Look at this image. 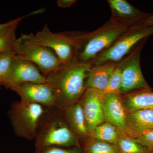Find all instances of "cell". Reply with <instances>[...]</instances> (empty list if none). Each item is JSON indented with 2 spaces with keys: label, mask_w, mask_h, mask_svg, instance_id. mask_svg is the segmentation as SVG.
I'll return each instance as SVG.
<instances>
[{
  "label": "cell",
  "mask_w": 153,
  "mask_h": 153,
  "mask_svg": "<svg viewBox=\"0 0 153 153\" xmlns=\"http://www.w3.org/2000/svg\"><path fill=\"white\" fill-rule=\"evenodd\" d=\"M85 153H121L116 144L89 138L84 143Z\"/></svg>",
  "instance_id": "ffe728a7"
},
{
  "label": "cell",
  "mask_w": 153,
  "mask_h": 153,
  "mask_svg": "<svg viewBox=\"0 0 153 153\" xmlns=\"http://www.w3.org/2000/svg\"><path fill=\"white\" fill-rule=\"evenodd\" d=\"M35 36L40 44L55 52L61 64L75 60L76 43L71 32L53 33L46 24Z\"/></svg>",
  "instance_id": "ba28073f"
},
{
  "label": "cell",
  "mask_w": 153,
  "mask_h": 153,
  "mask_svg": "<svg viewBox=\"0 0 153 153\" xmlns=\"http://www.w3.org/2000/svg\"><path fill=\"white\" fill-rule=\"evenodd\" d=\"M122 84V71L120 66L117 63L110 78L106 88L102 91L103 94H120Z\"/></svg>",
  "instance_id": "7402d4cb"
},
{
  "label": "cell",
  "mask_w": 153,
  "mask_h": 153,
  "mask_svg": "<svg viewBox=\"0 0 153 153\" xmlns=\"http://www.w3.org/2000/svg\"><path fill=\"white\" fill-rule=\"evenodd\" d=\"M153 35V26L142 25L129 28L108 48L90 63L91 66L107 62L118 63L126 57L137 44Z\"/></svg>",
  "instance_id": "5b68a950"
},
{
  "label": "cell",
  "mask_w": 153,
  "mask_h": 153,
  "mask_svg": "<svg viewBox=\"0 0 153 153\" xmlns=\"http://www.w3.org/2000/svg\"><path fill=\"white\" fill-rule=\"evenodd\" d=\"M122 97L128 113L153 109V89L151 88L134 91L122 95Z\"/></svg>",
  "instance_id": "9a60e30c"
},
{
  "label": "cell",
  "mask_w": 153,
  "mask_h": 153,
  "mask_svg": "<svg viewBox=\"0 0 153 153\" xmlns=\"http://www.w3.org/2000/svg\"><path fill=\"white\" fill-rule=\"evenodd\" d=\"M117 64L113 62H107L99 66H91L87 77V88L103 91L107 86Z\"/></svg>",
  "instance_id": "2e32d148"
},
{
  "label": "cell",
  "mask_w": 153,
  "mask_h": 153,
  "mask_svg": "<svg viewBox=\"0 0 153 153\" xmlns=\"http://www.w3.org/2000/svg\"><path fill=\"white\" fill-rule=\"evenodd\" d=\"M128 28L110 19L92 32H71L76 46L74 60L90 64Z\"/></svg>",
  "instance_id": "3957f363"
},
{
  "label": "cell",
  "mask_w": 153,
  "mask_h": 153,
  "mask_svg": "<svg viewBox=\"0 0 153 153\" xmlns=\"http://www.w3.org/2000/svg\"><path fill=\"white\" fill-rule=\"evenodd\" d=\"M120 134L114 126L105 122L96 127L89 138L116 145Z\"/></svg>",
  "instance_id": "d6986e66"
},
{
  "label": "cell",
  "mask_w": 153,
  "mask_h": 153,
  "mask_svg": "<svg viewBox=\"0 0 153 153\" xmlns=\"http://www.w3.org/2000/svg\"><path fill=\"white\" fill-rule=\"evenodd\" d=\"M10 89L18 94L23 102L38 103L46 107L56 106L52 88L47 82H30Z\"/></svg>",
  "instance_id": "7c38bea8"
},
{
  "label": "cell",
  "mask_w": 153,
  "mask_h": 153,
  "mask_svg": "<svg viewBox=\"0 0 153 153\" xmlns=\"http://www.w3.org/2000/svg\"><path fill=\"white\" fill-rule=\"evenodd\" d=\"M135 140L148 149L153 152V130L143 134Z\"/></svg>",
  "instance_id": "d4e9b609"
},
{
  "label": "cell",
  "mask_w": 153,
  "mask_h": 153,
  "mask_svg": "<svg viewBox=\"0 0 153 153\" xmlns=\"http://www.w3.org/2000/svg\"><path fill=\"white\" fill-rule=\"evenodd\" d=\"M36 153L50 146H81L64 118V111L57 106L46 107L38 123L36 137Z\"/></svg>",
  "instance_id": "7a4b0ae2"
},
{
  "label": "cell",
  "mask_w": 153,
  "mask_h": 153,
  "mask_svg": "<svg viewBox=\"0 0 153 153\" xmlns=\"http://www.w3.org/2000/svg\"><path fill=\"white\" fill-rule=\"evenodd\" d=\"M147 39L139 42L128 55L118 63L122 71L120 95L151 88L143 75L140 62L141 52Z\"/></svg>",
  "instance_id": "52a82bcc"
},
{
  "label": "cell",
  "mask_w": 153,
  "mask_h": 153,
  "mask_svg": "<svg viewBox=\"0 0 153 153\" xmlns=\"http://www.w3.org/2000/svg\"><path fill=\"white\" fill-rule=\"evenodd\" d=\"M101 91L87 88L79 100L85 116L89 137L97 126L106 122Z\"/></svg>",
  "instance_id": "8fae6325"
},
{
  "label": "cell",
  "mask_w": 153,
  "mask_h": 153,
  "mask_svg": "<svg viewBox=\"0 0 153 153\" xmlns=\"http://www.w3.org/2000/svg\"><path fill=\"white\" fill-rule=\"evenodd\" d=\"M41 13V10H38L27 15L15 19L13 24L0 33V54L4 52L13 51L14 46L17 39L16 36V31L18 25L22 19L28 16Z\"/></svg>",
  "instance_id": "ac0fdd59"
},
{
  "label": "cell",
  "mask_w": 153,
  "mask_h": 153,
  "mask_svg": "<svg viewBox=\"0 0 153 153\" xmlns=\"http://www.w3.org/2000/svg\"><path fill=\"white\" fill-rule=\"evenodd\" d=\"M15 55L14 51L0 54V88L7 76L12 60Z\"/></svg>",
  "instance_id": "603a6c76"
},
{
  "label": "cell",
  "mask_w": 153,
  "mask_h": 153,
  "mask_svg": "<svg viewBox=\"0 0 153 153\" xmlns=\"http://www.w3.org/2000/svg\"><path fill=\"white\" fill-rule=\"evenodd\" d=\"M16 55L36 64L44 76L61 64L55 52L39 43L33 33L22 34L14 46Z\"/></svg>",
  "instance_id": "277c9868"
},
{
  "label": "cell",
  "mask_w": 153,
  "mask_h": 153,
  "mask_svg": "<svg viewBox=\"0 0 153 153\" xmlns=\"http://www.w3.org/2000/svg\"><path fill=\"white\" fill-rule=\"evenodd\" d=\"M116 145L121 153H153L135 139L121 133Z\"/></svg>",
  "instance_id": "44dd1931"
},
{
  "label": "cell",
  "mask_w": 153,
  "mask_h": 153,
  "mask_svg": "<svg viewBox=\"0 0 153 153\" xmlns=\"http://www.w3.org/2000/svg\"><path fill=\"white\" fill-rule=\"evenodd\" d=\"M64 118L71 131L79 142H85L89 138L86 120L79 101L64 111Z\"/></svg>",
  "instance_id": "5bb4252c"
},
{
  "label": "cell",
  "mask_w": 153,
  "mask_h": 153,
  "mask_svg": "<svg viewBox=\"0 0 153 153\" xmlns=\"http://www.w3.org/2000/svg\"><path fill=\"white\" fill-rule=\"evenodd\" d=\"M30 82L45 83L46 77L36 64L15 55L2 86L11 88Z\"/></svg>",
  "instance_id": "9c48e42d"
},
{
  "label": "cell",
  "mask_w": 153,
  "mask_h": 153,
  "mask_svg": "<svg viewBox=\"0 0 153 153\" xmlns=\"http://www.w3.org/2000/svg\"><path fill=\"white\" fill-rule=\"evenodd\" d=\"M38 153H85L82 146L65 147L50 146L45 148Z\"/></svg>",
  "instance_id": "cb8c5ba5"
},
{
  "label": "cell",
  "mask_w": 153,
  "mask_h": 153,
  "mask_svg": "<svg viewBox=\"0 0 153 153\" xmlns=\"http://www.w3.org/2000/svg\"><path fill=\"white\" fill-rule=\"evenodd\" d=\"M111 10V19L128 28L141 25L152 13H145L132 5L126 0H108Z\"/></svg>",
  "instance_id": "4fadbf2b"
},
{
  "label": "cell",
  "mask_w": 153,
  "mask_h": 153,
  "mask_svg": "<svg viewBox=\"0 0 153 153\" xmlns=\"http://www.w3.org/2000/svg\"><path fill=\"white\" fill-rule=\"evenodd\" d=\"M141 25L145 27H152L153 26V13L143 21Z\"/></svg>",
  "instance_id": "4316f807"
},
{
  "label": "cell",
  "mask_w": 153,
  "mask_h": 153,
  "mask_svg": "<svg viewBox=\"0 0 153 153\" xmlns=\"http://www.w3.org/2000/svg\"><path fill=\"white\" fill-rule=\"evenodd\" d=\"M128 121L134 139L153 130V109H144L128 113Z\"/></svg>",
  "instance_id": "e0dca14e"
},
{
  "label": "cell",
  "mask_w": 153,
  "mask_h": 153,
  "mask_svg": "<svg viewBox=\"0 0 153 153\" xmlns=\"http://www.w3.org/2000/svg\"><path fill=\"white\" fill-rule=\"evenodd\" d=\"M15 19L14 20H12L10 22H7V23H4V24H0V33L2 32L5 30H6L7 28L8 27L12 24H13Z\"/></svg>",
  "instance_id": "83f0119b"
},
{
  "label": "cell",
  "mask_w": 153,
  "mask_h": 153,
  "mask_svg": "<svg viewBox=\"0 0 153 153\" xmlns=\"http://www.w3.org/2000/svg\"><path fill=\"white\" fill-rule=\"evenodd\" d=\"M102 105L106 122L114 126L121 133L134 138L122 95L118 94H103Z\"/></svg>",
  "instance_id": "30bf717a"
},
{
  "label": "cell",
  "mask_w": 153,
  "mask_h": 153,
  "mask_svg": "<svg viewBox=\"0 0 153 153\" xmlns=\"http://www.w3.org/2000/svg\"><path fill=\"white\" fill-rule=\"evenodd\" d=\"M75 0H58L57 2V6L62 8H67L71 7L76 2Z\"/></svg>",
  "instance_id": "484cf974"
},
{
  "label": "cell",
  "mask_w": 153,
  "mask_h": 153,
  "mask_svg": "<svg viewBox=\"0 0 153 153\" xmlns=\"http://www.w3.org/2000/svg\"><path fill=\"white\" fill-rule=\"evenodd\" d=\"M46 107L35 103L17 102L13 105L9 116L15 134L20 137L35 139L38 123Z\"/></svg>",
  "instance_id": "8992f818"
},
{
  "label": "cell",
  "mask_w": 153,
  "mask_h": 153,
  "mask_svg": "<svg viewBox=\"0 0 153 153\" xmlns=\"http://www.w3.org/2000/svg\"><path fill=\"white\" fill-rule=\"evenodd\" d=\"M91 65L74 60L60 64L45 76L52 88L56 106L65 111L78 102L87 89Z\"/></svg>",
  "instance_id": "6da1fadb"
}]
</instances>
